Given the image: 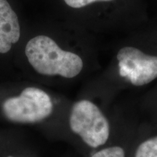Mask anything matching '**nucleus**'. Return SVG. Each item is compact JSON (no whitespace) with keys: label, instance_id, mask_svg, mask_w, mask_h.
<instances>
[{"label":"nucleus","instance_id":"1","mask_svg":"<svg viewBox=\"0 0 157 157\" xmlns=\"http://www.w3.org/2000/svg\"><path fill=\"white\" fill-rule=\"evenodd\" d=\"M25 52L32 67L42 75L74 78L83 68V61L78 55L62 50L53 39L46 36L29 40Z\"/></svg>","mask_w":157,"mask_h":157},{"label":"nucleus","instance_id":"2","mask_svg":"<svg viewBox=\"0 0 157 157\" xmlns=\"http://www.w3.org/2000/svg\"><path fill=\"white\" fill-rule=\"evenodd\" d=\"M68 124L71 132L91 152L111 143V123L101 109L89 100H80L72 105Z\"/></svg>","mask_w":157,"mask_h":157},{"label":"nucleus","instance_id":"3","mask_svg":"<svg viewBox=\"0 0 157 157\" xmlns=\"http://www.w3.org/2000/svg\"><path fill=\"white\" fill-rule=\"evenodd\" d=\"M2 113L15 123L34 124L44 121L52 114L53 103L48 94L36 87H26L19 95L5 100Z\"/></svg>","mask_w":157,"mask_h":157},{"label":"nucleus","instance_id":"4","mask_svg":"<svg viewBox=\"0 0 157 157\" xmlns=\"http://www.w3.org/2000/svg\"><path fill=\"white\" fill-rule=\"evenodd\" d=\"M119 75L132 85H146L157 78V56H149L133 47H124L118 52Z\"/></svg>","mask_w":157,"mask_h":157},{"label":"nucleus","instance_id":"5","mask_svg":"<svg viewBox=\"0 0 157 157\" xmlns=\"http://www.w3.org/2000/svg\"><path fill=\"white\" fill-rule=\"evenodd\" d=\"M21 28L16 13L7 0H0V53H7L18 42Z\"/></svg>","mask_w":157,"mask_h":157},{"label":"nucleus","instance_id":"6","mask_svg":"<svg viewBox=\"0 0 157 157\" xmlns=\"http://www.w3.org/2000/svg\"><path fill=\"white\" fill-rule=\"evenodd\" d=\"M134 140L135 137L124 140L114 138L106 146L91 152L88 157H129Z\"/></svg>","mask_w":157,"mask_h":157},{"label":"nucleus","instance_id":"7","mask_svg":"<svg viewBox=\"0 0 157 157\" xmlns=\"http://www.w3.org/2000/svg\"><path fill=\"white\" fill-rule=\"evenodd\" d=\"M129 157H157V132L135 137Z\"/></svg>","mask_w":157,"mask_h":157},{"label":"nucleus","instance_id":"8","mask_svg":"<svg viewBox=\"0 0 157 157\" xmlns=\"http://www.w3.org/2000/svg\"><path fill=\"white\" fill-rule=\"evenodd\" d=\"M112 0H64L68 6L73 8H82L96 2H109Z\"/></svg>","mask_w":157,"mask_h":157},{"label":"nucleus","instance_id":"9","mask_svg":"<svg viewBox=\"0 0 157 157\" xmlns=\"http://www.w3.org/2000/svg\"><path fill=\"white\" fill-rule=\"evenodd\" d=\"M7 157H15V156H7Z\"/></svg>","mask_w":157,"mask_h":157}]
</instances>
